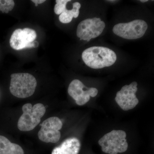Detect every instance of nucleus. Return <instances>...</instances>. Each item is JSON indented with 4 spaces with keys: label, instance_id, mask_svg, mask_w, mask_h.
I'll list each match as a JSON object with an SVG mask.
<instances>
[{
    "label": "nucleus",
    "instance_id": "obj_4",
    "mask_svg": "<svg viewBox=\"0 0 154 154\" xmlns=\"http://www.w3.org/2000/svg\"><path fill=\"white\" fill-rule=\"evenodd\" d=\"M148 28L145 21L136 19L128 23H119L114 25L113 33L127 39H135L143 37Z\"/></svg>",
    "mask_w": 154,
    "mask_h": 154
},
{
    "label": "nucleus",
    "instance_id": "obj_19",
    "mask_svg": "<svg viewBox=\"0 0 154 154\" xmlns=\"http://www.w3.org/2000/svg\"><path fill=\"white\" fill-rule=\"evenodd\" d=\"M91 39H92V38H91H91H88V40H87V42H90V41H91Z\"/></svg>",
    "mask_w": 154,
    "mask_h": 154
},
{
    "label": "nucleus",
    "instance_id": "obj_12",
    "mask_svg": "<svg viewBox=\"0 0 154 154\" xmlns=\"http://www.w3.org/2000/svg\"><path fill=\"white\" fill-rule=\"evenodd\" d=\"M73 12L72 10H66L60 14L59 17L60 21L63 24L70 23L73 18Z\"/></svg>",
    "mask_w": 154,
    "mask_h": 154
},
{
    "label": "nucleus",
    "instance_id": "obj_8",
    "mask_svg": "<svg viewBox=\"0 0 154 154\" xmlns=\"http://www.w3.org/2000/svg\"><path fill=\"white\" fill-rule=\"evenodd\" d=\"M81 144L77 138H68L53 150L51 154H78Z\"/></svg>",
    "mask_w": 154,
    "mask_h": 154
},
{
    "label": "nucleus",
    "instance_id": "obj_18",
    "mask_svg": "<svg viewBox=\"0 0 154 154\" xmlns=\"http://www.w3.org/2000/svg\"><path fill=\"white\" fill-rule=\"evenodd\" d=\"M140 2L142 3L146 2H148V0H141Z\"/></svg>",
    "mask_w": 154,
    "mask_h": 154
},
{
    "label": "nucleus",
    "instance_id": "obj_3",
    "mask_svg": "<svg viewBox=\"0 0 154 154\" xmlns=\"http://www.w3.org/2000/svg\"><path fill=\"white\" fill-rule=\"evenodd\" d=\"M23 114L18 122V129L21 131L32 130L41 121L46 112V108L43 104L38 103L32 106L30 103L25 104L22 107Z\"/></svg>",
    "mask_w": 154,
    "mask_h": 154
},
{
    "label": "nucleus",
    "instance_id": "obj_11",
    "mask_svg": "<svg viewBox=\"0 0 154 154\" xmlns=\"http://www.w3.org/2000/svg\"><path fill=\"white\" fill-rule=\"evenodd\" d=\"M70 2H71L70 0H56V4L54 8L55 14L57 15H60L63 13L66 10L67 3Z\"/></svg>",
    "mask_w": 154,
    "mask_h": 154
},
{
    "label": "nucleus",
    "instance_id": "obj_14",
    "mask_svg": "<svg viewBox=\"0 0 154 154\" xmlns=\"http://www.w3.org/2000/svg\"><path fill=\"white\" fill-rule=\"evenodd\" d=\"M31 1L35 3L36 7L38 6V4H41L45 2V0H32Z\"/></svg>",
    "mask_w": 154,
    "mask_h": 154
},
{
    "label": "nucleus",
    "instance_id": "obj_6",
    "mask_svg": "<svg viewBox=\"0 0 154 154\" xmlns=\"http://www.w3.org/2000/svg\"><path fill=\"white\" fill-rule=\"evenodd\" d=\"M41 128L38 133V138L43 142L56 143L60 139V130L63 126L60 119L57 117H50L41 124Z\"/></svg>",
    "mask_w": 154,
    "mask_h": 154
},
{
    "label": "nucleus",
    "instance_id": "obj_16",
    "mask_svg": "<svg viewBox=\"0 0 154 154\" xmlns=\"http://www.w3.org/2000/svg\"><path fill=\"white\" fill-rule=\"evenodd\" d=\"M128 85H126L123 86V87L122 88L121 90L123 91H126V90H128Z\"/></svg>",
    "mask_w": 154,
    "mask_h": 154
},
{
    "label": "nucleus",
    "instance_id": "obj_15",
    "mask_svg": "<svg viewBox=\"0 0 154 154\" xmlns=\"http://www.w3.org/2000/svg\"><path fill=\"white\" fill-rule=\"evenodd\" d=\"M98 91L96 88H95V90L92 93L90 94V96L92 97H95L98 94Z\"/></svg>",
    "mask_w": 154,
    "mask_h": 154
},
{
    "label": "nucleus",
    "instance_id": "obj_7",
    "mask_svg": "<svg viewBox=\"0 0 154 154\" xmlns=\"http://www.w3.org/2000/svg\"><path fill=\"white\" fill-rule=\"evenodd\" d=\"M88 89L84 85L80 80H73L70 84L68 89V92L69 96H71L78 105L82 106L85 105L89 100L87 99V95H84L83 88Z\"/></svg>",
    "mask_w": 154,
    "mask_h": 154
},
{
    "label": "nucleus",
    "instance_id": "obj_1",
    "mask_svg": "<svg viewBox=\"0 0 154 154\" xmlns=\"http://www.w3.org/2000/svg\"><path fill=\"white\" fill-rule=\"evenodd\" d=\"M116 58L113 50L102 46L89 48L82 54V58L86 65L94 69L111 66L116 61Z\"/></svg>",
    "mask_w": 154,
    "mask_h": 154
},
{
    "label": "nucleus",
    "instance_id": "obj_17",
    "mask_svg": "<svg viewBox=\"0 0 154 154\" xmlns=\"http://www.w3.org/2000/svg\"><path fill=\"white\" fill-rule=\"evenodd\" d=\"M96 37H97V36H96V34H95V33H92V36H91V38H96Z\"/></svg>",
    "mask_w": 154,
    "mask_h": 154
},
{
    "label": "nucleus",
    "instance_id": "obj_9",
    "mask_svg": "<svg viewBox=\"0 0 154 154\" xmlns=\"http://www.w3.org/2000/svg\"><path fill=\"white\" fill-rule=\"evenodd\" d=\"M0 154H24L22 148L11 143L7 138L0 135Z\"/></svg>",
    "mask_w": 154,
    "mask_h": 154
},
{
    "label": "nucleus",
    "instance_id": "obj_2",
    "mask_svg": "<svg viewBox=\"0 0 154 154\" xmlns=\"http://www.w3.org/2000/svg\"><path fill=\"white\" fill-rule=\"evenodd\" d=\"M37 81L33 75L27 73H14L11 75L10 92L17 98H27L35 92Z\"/></svg>",
    "mask_w": 154,
    "mask_h": 154
},
{
    "label": "nucleus",
    "instance_id": "obj_10",
    "mask_svg": "<svg viewBox=\"0 0 154 154\" xmlns=\"http://www.w3.org/2000/svg\"><path fill=\"white\" fill-rule=\"evenodd\" d=\"M15 6L13 0H0V11L3 13H8L12 11Z\"/></svg>",
    "mask_w": 154,
    "mask_h": 154
},
{
    "label": "nucleus",
    "instance_id": "obj_5",
    "mask_svg": "<svg viewBox=\"0 0 154 154\" xmlns=\"http://www.w3.org/2000/svg\"><path fill=\"white\" fill-rule=\"evenodd\" d=\"M36 31L33 29L25 28L23 30L17 29L11 35L10 45L13 49L20 50L25 48H36L38 46Z\"/></svg>",
    "mask_w": 154,
    "mask_h": 154
},
{
    "label": "nucleus",
    "instance_id": "obj_13",
    "mask_svg": "<svg viewBox=\"0 0 154 154\" xmlns=\"http://www.w3.org/2000/svg\"><path fill=\"white\" fill-rule=\"evenodd\" d=\"M81 8V5L80 3L76 2L74 3L73 4V8L76 9L77 10H79Z\"/></svg>",
    "mask_w": 154,
    "mask_h": 154
}]
</instances>
